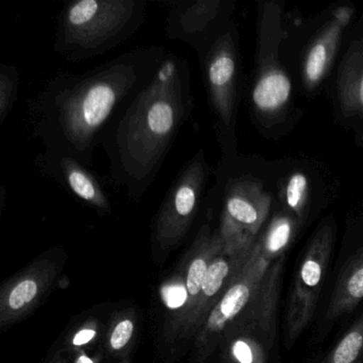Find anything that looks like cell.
Masks as SVG:
<instances>
[{"label":"cell","mask_w":363,"mask_h":363,"mask_svg":"<svg viewBox=\"0 0 363 363\" xmlns=\"http://www.w3.org/2000/svg\"><path fill=\"white\" fill-rule=\"evenodd\" d=\"M167 55L161 45L135 48L84 73L50 78L27 104L33 138L44 150L71 155L92 167L106 131Z\"/></svg>","instance_id":"1"},{"label":"cell","mask_w":363,"mask_h":363,"mask_svg":"<svg viewBox=\"0 0 363 363\" xmlns=\"http://www.w3.org/2000/svg\"><path fill=\"white\" fill-rule=\"evenodd\" d=\"M195 101L184 57L167 52L154 77L110 125L101 147L110 182L138 203L152 188Z\"/></svg>","instance_id":"2"},{"label":"cell","mask_w":363,"mask_h":363,"mask_svg":"<svg viewBox=\"0 0 363 363\" xmlns=\"http://www.w3.org/2000/svg\"><path fill=\"white\" fill-rule=\"evenodd\" d=\"M146 0H75L58 16L54 50L67 62L103 56L126 43L146 20Z\"/></svg>","instance_id":"3"},{"label":"cell","mask_w":363,"mask_h":363,"mask_svg":"<svg viewBox=\"0 0 363 363\" xmlns=\"http://www.w3.org/2000/svg\"><path fill=\"white\" fill-rule=\"evenodd\" d=\"M210 174L203 148H199L178 172L152 225V243L159 254L177 247L190 233L207 197Z\"/></svg>","instance_id":"4"},{"label":"cell","mask_w":363,"mask_h":363,"mask_svg":"<svg viewBox=\"0 0 363 363\" xmlns=\"http://www.w3.org/2000/svg\"><path fill=\"white\" fill-rule=\"evenodd\" d=\"M208 105L214 118V130L226 152L230 146L231 133L239 99V56L233 29L226 30L197 56Z\"/></svg>","instance_id":"5"},{"label":"cell","mask_w":363,"mask_h":363,"mask_svg":"<svg viewBox=\"0 0 363 363\" xmlns=\"http://www.w3.org/2000/svg\"><path fill=\"white\" fill-rule=\"evenodd\" d=\"M269 264L256 240L247 258L195 335L192 363H203L224 341L231 327L252 303Z\"/></svg>","instance_id":"6"},{"label":"cell","mask_w":363,"mask_h":363,"mask_svg":"<svg viewBox=\"0 0 363 363\" xmlns=\"http://www.w3.org/2000/svg\"><path fill=\"white\" fill-rule=\"evenodd\" d=\"M218 233L223 252L242 255L250 252L269 216L271 195L248 177H233L220 184Z\"/></svg>","instance_id":"7"},{"label":"cell","mask_w":363,"mask_h":363,"mask_svg":"<svg viewBox=\"0 0 363 363\" xmlns=\"http://www.w3.org/2000/svg\"><path fill=\"white\" fill-rule=\"evenodd\" d=\"M333 239L329 225L318 229L299 263L284 312V340L286 348L296 343L313 318L323 282L328 272Z\"/></svg>","instance_id":"8"},{"label":"cell","mask_w":363,"mask_h":363,"mask_svg":"<svg viewBox=\"0 0 363 363\" xmlns=\"http://www.w3.org/2000/svg\"><path fill=\"white\" fill-rule=\"evenodd\" d=\"M167 5V38L190 46L196 56L226 30L230 9L222 0H184Z\"/></svg>","instance_id":"9"},{"label":"cell","mask_w":363,"mask_h":363,"mask_svg":"<svg viewBox=\"0 0 363 363\" xmlns=\"http://www.w3.org/2000/svg\"><path fill=\"white\" fill-rule=\"evenodd\" d=\"M33 162L39 173L56 182L82 205L99 216L111 213L113 206L101 179L91 167L75 157L56 150H43Z\"/></svg>","instance_id":"10"},{"label":"cell","mask_w":363,"mask_h":363,"mask_svg":"<svg viewBox=\"0 0 363 363\" xmlns=\"http://www.w3.org/2000/svg\"><path fill=\"white\" fill-rule=\"evenodd\" d=\"M59 261L44 257L4 284L0 291V328L5 330L30 313L56 279Z\"/></svg>","instance_id":"11"},{"label":"cell","mask_w":363,"mask_h":363,"mask_svg":"<svg viewBox=\"0 0 363 363\" xmlns=\"http://www.w3.org/2000/svg\"><path fill=\"white\" fill-rule=\"evenodd\" d=\"M222 250L223 242L220 233L218 229L212 228L211 222L207 218L201 225L196 238L186 254L184 298L179 309L171 318V323L165 331V340L167 343H172L176 331L194 307L210 264Z\"/></svg>","instance_id":"12"},{"label":"cell","mask_w":363,"mask_h":363,"mask_svg":"<svg viewBox=\"0 0 363 363\" xmlns=\"http://www.w3.org/2000/svg\"><path fill=\"white\" fill-rule=\"evenodd\" d=\"M284 265V256L269 264L252 303L228 333L233 331L252 333L273 347L277 337L278 305Z\"/></svg>","instance_id":"13"},{"label":"cell","mask_w":363,"mask_h":363,"mask_svg":"<svg viewBox=\"0 0 363 363\" xmlns=\"http://www.w3.org/2000/svg\"><path fill=\"white\" fill-rule=\"evenodd\" d=\"M250 252L233 256L225 254L222 250L213 259L208 269L201 292L195 301L194 307L176 331L171 344L182 339H191L193 335H197L203 327L206 318L216 303L220 301L230 284L231 280L247 258Z\"/></svg>","instance_id":"14"},{"label":"cell","mask_w":363,"mask_h":363,"mask_svg":"<svg viewBox=\"0 0 363 363\" xmlns=\"http://www.w3.org/2000/svg\"><path fill=\"white\" fill-rule=\"evenodd\" d=\"M363 299V248L346 263L333 291L325 322L335 320L352 311Z\"/></svg>","instance_id":"15"},{"label":"cell","mask_w":363,"mask_h":363,"mask_svg":"<svg viewBox=\"0 0 363 363\" xmlns=\"http://www.w3.org/2000/svg\"><path fill=\"white\" fill-rule=\"evenodd\" d=\"M292 84L288 76L280 69L263 71L252 90V106L260 113L279 111L290 99Z\"/></svg>","instance_id":"16"},{"label":"cell","mask_w":363,"mask_h":363,"mask_svg":"<svg viewBox=\"0 0 363 363\" xmlns=\"http://www.w3.org/2000/svg\"><path fill=\"white\" fill-rule=\"evenodd\" d=\"M342 28L333 20L308 50L303 65V80L307 86H316L326 75L335 57Z\"/></svg>","instance_id":"17"},{"label":"cell","mask_w":363,"mask_h":363,"mask_svg":"<svg viewBox=\"0 0 363 363\" xmlns=\"http://www.w3.org/2000/svg\"><path fill=\"white\" fill-rule=\"evenodd\" d=\"M297 222L290 214L278 213L272 218L267 230L257 238V244L265 260L269 263L284 256L294 240Z\"/></svg>","instance_id":"18"},{"label":"cell","mask_w":363,"mask_h":363,"mask_svg":"<svg viewBox=\"0 0 363 363\" xmlns=\"http://www.w3.org/2000/svg\"><path fill=\"white\" fill-rule=\"evenodd\" d=\"M227 363H267L272 350L260 337L243 331L229 333L224 339Z\"/></svg>","instance_id":"19"},{"label":"cell","mask_w":363,"mask_h":363,"mask_svg":"<svg viewBox=\"0 0 363 363\" xmlns=\"http://www.w3.org/2000/svg\"><path fill=\"white\" fill-rule=\"evenodd\" d=\"M322 363H363V313L327 352Z\"/></svg>","instance_id":"20"},{"label":"cell","mask_w":363,"mask_h":363,"mask_svg":"<svg viewBox=\"0 0 363 363\" xmlns=\"http://www.w3.org/2000/svg\"><path fill=\"white\" fill-rule=\"evenodd\" d=\"M341 99L346 110L363 112V57L362 61L346 69L342 78Z\"/></svg>","instance_id":"21"},{"label":"cell","mask_w":363,"mask_h":363,"mask_svg":"<svg viewBox=\"0 0 363 363\" xmlns=\"http://www.w3.org/2000/svg\"><path fill=\"white\" fill-rule=\"evenodd\" d=\"M20 88V72L12 65H0V125L13 110Z\"/></svg>","instance_id":"22"},{"label":"cell","mask_w":363,"mask_h":363,"mask_svg":"<svg viewBox=\"0 0 363 363\" xmlns=\"http://www.w3.org/2000/svg\"><path fill=\"white\" fill-rule=\"evenodd\" d=\"M135 318L133 314L123 313L113 320L107 337L108 350L120 356L130 346L135 335Z\"/></svg>","instance_id":"23"},{"label":"cell","mask_w":363,"mask_h":363,"mask_svg":"<svg viewBox=\"0 0 363 363\" xmlns=\"http://www.w3.org/2000/svg\"><path fill=\"white\" fill-rule=\"evenodd\" d=\"M309 182L305 174L297 172L289 178L286 182L284 199L289 209L301 218L307 205Z\"/></svg>","instance_id":"24"},{"label":"cell","mask_w":363,"mask_h":363,"mask_svg":"<svg viewBox=\"0 0 363 363\" xmlns=\"http://www.w3.org/2000/svg\"><path fill=\"white\" fill-rule=\"evenodd\" d=\"M99 330V327L96 320H89L71 335L67 346L73 352L84 350V346L90 345L96 340Z\"/></svg>","instance_id":"25"},{"label":"cell","mask_w":363,"mask_h":363,"mask_svg":"<svg viewBox=\"0 0 363 363\" xmlns=\"http://www.w3.org/2000/svg\"><path fill=\"white\" fill-rule=\"evenodd\" d=\"M352 14V11L350 8H339V9L335 10L333 20L339 23L342 27H345L350 23Z\"/></svg>","instance_id":"26"},{"label":"cell","mask_w":363,"mask_h":363,"mask_svg":"<svg viewBox=\"0 0 363 363\" xmlns=\"http://www.w3.org/2000/svg\"><path fill=\"white\" fill-rule=\"evenodd\" d=\"M74 363H99V356H90L84 350L73 352Z\"/></svg>","instance_id":"27"},{"label":"cell","mask_w":363,"mask_h":363,"mask_svg":"<svg viewBox=\"0 0 363 363\" xmlns=\"http://www.w3.org/2000/svg\"><path fill=\"white\" fill-rule=\"evenodd\" d=\"M48 363H67V360L62 356V354H59L58 352V354H55L54 358H52Z\"/></svg>","instance_id":"28"},{"label":"cell","mask_w":363,"mask_h":363,"mask_svg":"<svg viewBox=\"0 0 363 363\" xmlns=\"http://www.w3.org/2000/svg\"><path fill=\"white\" fill-rule=\"evenodd\" d=\"M120 363H131V361H130V359L127 358V357H126V358L123 359V360L121 361Z\"/></svg>","instance_id":"29"}]
</instances>
